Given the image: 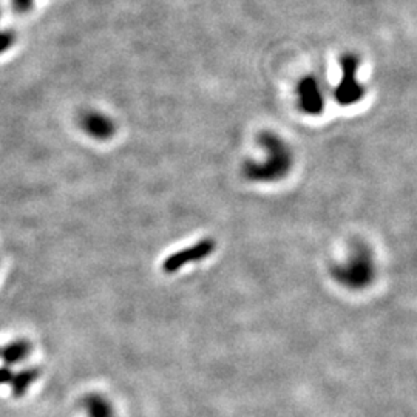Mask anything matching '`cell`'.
<instances>
[{"mask_svg": "<svg viewBox=\"0 0 417 417\" xmlns=\"http://www.w3.org/2000/svg\"><path fill=\"white\" fill-rule=\"evenodd\" d=\"M33 351V343L27 339H16L0 348V360L6 366H14L27 360Z\"/></svg>", "mask_w": 417, "mask_h": 417, "instance_id": "7", "label": "cell"}, {"mask_svg": "<svg viewBox=\"0 0 417 417\" xmlns=\"http://www.w3.org/2000/svg\"><path fill=\"white\" fill-rule=\"evenodd\" d=\"M14 40L16 36L13 31H0V53L6 52V49L13 45Z\"/></svg>", "mask_w": 417, "mask_h": 417, "instance_id": "10", "label": "cell"}, {"mask_svg": "<svg viewBox=\"0 0 417 417\" xmlns=\"http://www.w3.org/2000/svg\"><path fill=\"white\" fill-rule=\"evenodd\" d=\"M14 374L16 372L11 370V366H6V365L0 366V385H11Z\"/></svg>", "mask_w": 417, "mask_h": 417, "instance_id": "11", "label": "cell"}, {"mask_svg": "<svg viewBox=\"0 0 417 417\" xmlns=\"http://www.w3.org/2000/svg\"><path fill=\"white\" fill-rule=\"evenodd\" d=\"M258 146L264 153L263 160L245 163L243 173L246 180L258 184H272L286 178L294 167V152L286 141L274 131H262Z\"/></svg>", "mask_w": 417, "mask_h": 417, "instance_id": "1", "label": "cell"}, {"mask_svg": "<svg viewBox=\"0 0 417 417\" xmlns=\"http://www.w3.org/2000/svg\"><path fill=\"white\" fill-rule=\"evenodd\" d=\"M332 274L339 283L351 289L368 286L375 274L371 250L362 243L356 245L345 263L334 266Z\"/></svg>", "mask_w": 417, "mask_h": 417, "instance_id": "2", "label": "cell"}, {"mask_svg": "<svg viewBox=\"0 0 417 417\" xmlns=\"http://www.w3.org/2000/svg\"><path fill=\"white\" fill-rule=\"evenodd\" d=\"M33 2H35V0H11L14 11L18 13V14L28 13L31 10Z\"/></svg>", "mask_w": 417, "mask_h": 417, "instance_id": "12", "label": "cell"}, {"mask_svg": "<svg viewBox=\"0 0 417 417\" xmlns=\"http://www.w3.org/2000/svg\"><path fill=\"white\" fill-rule=\"evenodd\" d=\"M40 375V370L37 366H30V368H25L20 370L19 372L14 374V379L11 382V393L14 397H23L27 394V391L30 389V387L35 383Z\"/></svg>", "mask_w": 417, "mask_h": 417, "instance_id": "9", "label": "cell"}, {"mask_svg": "<svg viewBox=\"0 0 417 417\" xmlns=\"http://www.w3.org/2000/svg\"><path fill=\"white\" fill-rule=\"evenodd\" d=\"M297 105L306 116H319L324 112L327 98L320 79L314 74H306L297 83Z\"/></svg>", "mask_w": 417, "mask_h": 417, "instance_id": "4", "label": "cell"}, {"mask_svg": "<svg viewBox=\"0 0 417 417\" xmlns=\"http://www.w3.org/2000/svg\"><path fill=\"white\" fill-rule=\"evenodd\" d=\"M82 405L88 417H116L112 402L101 394H88L83 397Z\"/></svg>", "mask_w": 417, "mask_h": 417, "instance_id": "8", "label": "cell"}, {"mask_svg": "<svg viewBox=\"0 0 417 417\" xmlns=\"http://www.w3.org/2000/svg\"><path fill=\"white\" fill-rule=\"evenodd\" d=\"M339 65L341 78L332 91L334 101L341 107L356 105L366 96V87L357 78L360 57L356 53H345L339 59Z\"/></svg>", "mask_w": 417, "mask_h": 417, "instance_id": "3", "label": "cell"}, {"mask_svg": "<svg viewBox=\"0 0 417 417\" xmlns=\"http://www.w3.org/2000/svg\"><path fill=\"white\" fill-rule=\"evenodd\" d=\"M81 129L87 133L88 136L98 141H105L110 139L114 135L116 125L108 118L107 114L101 112H86L82 113L79 119Z\"/></svg>", "mask_w": 417, "mask_h": 417, "instance_id": "6", "label": "cell"}, {"mask_svg": "<svg viewBox=\"0 0 417 417\" xmlns=\"http://www.w3.org/2000/svg\"><path fill=\"white\" fill-rule=\"evenodd\" d=\"M215 250V243L212 240H201L196 245L189 246L178 252L172 254L169 258H165L163 263V271L165 274H175L186 264L201 262L207 258Z\"/></svg>", "mask_w": 417, "mask_h": 417, "instance_id": "5", "label": "cell"}]
</instances>
